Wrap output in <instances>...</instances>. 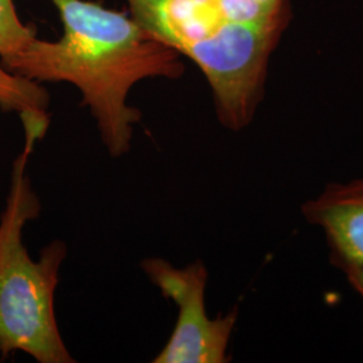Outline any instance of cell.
<instances>
[{
	"mask_svg": "<svg viewBox=\"0 0 363 363\" xmlns=\"http://www.w3.org/2000/svg\"><path fill=\"white\" fill-rule=\"evenodd\" d=\"M50 1L62 22V37H35L0 61L9 72L38 84L73 85L108 152L125 155L142 120V112L128 104L132 88L148 78H181L182 55L145 31L130 13L93 0Z\"/></svg>",
	"mask_w": 363,
	"mask_h": 363,
	"instance_id": "1",
	"label": "cell"
},
{
	"mask_svg": "<svg viewBox=\"0 0 363 363\" xmlns=\"http://www.w3.org/2000/svg\"><path fill=\"white\" fill-rule=\"evenodd\" d=\"M127 4L145 31L201 69L223 127L237 132L252 123L281 33L233 23L220 0H127Z\"/></svg>",
	"mask_w": 363,
	"mask_h": 363,
	"instance_id": "2",
	"label": "cell"
},
{
	"mask_svg": "<svg viewBox=\"0 0 363 363\" xmlns=\"http://www.w3.org/2000/svg\"><path fill=\"white\" fill-rule=\"evenodd\" d=\"M37 143L25 136L0 216V354L7 358L21 351L39 363H73L54 308L67 247L64 241L54 240L34 259L23 244L27 222L38 218L42 208L28 177Z\"/></svg>",
	"mask_w": 363,
	"mask_h": 363,
	"instance_id": "3",
	"label": "cell"
},
{
	"mask_svg": "<svg viewBox=\"0 0 363 363\" xmlns=\"http://www.w3.org/2000/svg\"><path fill=\"white\" fill-rule=\"evenodd\" d=\"M145 276L160 294L178 308L177 323L169 342L154 363H225L238 319V311L210 318L206 311L208 273L203 261L196 259L184 268L169 261L151 257L142 261Z\"/></svg>",
	"mask_w": 363,
	"mask_h": 363,
	"instance_id": "4",
	"label": "cell"
},
{
	"mask_svg": "<svg viewBox=\"0 0 363 363\" xmlns=\"http://www.w3.org/2000/svg\"><path fill=\"white\" fill-rule=\"evenodd\" d=\"M301 214L325 233L330 261L339 271L363 267V177L325 186L303 203Z\"/></svg>",
	"mask_w": 363,
	"mask_h": 363,
	"instance_id": "5",
	"label": "cell"
},
{
	"mask_svg": "<svg viewBox=\"0 0 363 363\" xmlns=\"http://www.w3.org/2000/svg\"><path fill=\"white\" fill-rule=\"evenodd\" d=\"M50 96L34 81L9 72L0 61V109L18 113L25 130L39 142L49 130Z\"/></svg>",
	"mask_w": 363,
	"mask_h": 363,
	"instance_id": "6",
	"label": "cell"
},
{
	"mask_svg": "<svg viewBox=\"0 0 363 363\" xmlns=\"http://www.w3.org/2000/svg\"><path fill=\"white\" fill-rule=\"evenodd\" d=\"M220 3L223 13L237 25L283 34L289 21L288 0H220Z\"/></svg>",
	"mask_w": 363,
	"mask_h": 363,
	"instance_id": "7",
	"label": "cell"
},
{
	"mask_svg": "<svg viewBox=\"0 0 363 363\" xmlns=\"http://www.w3.org/2000/svg\"><path fill=\"white\" fill-rule=\"evenodd\" d=\"M35 37V28L18 16L13 0H0V60L22 50Z\"/></svg>",
	"mask_w": 363,
	"mask_h": 363,
	"instance_id": "8",
	"label": "cell"
},
{
	"mask_svg": "<svg viewBox=\"0 0 363 363\" xmlns=\"http://www.w3.org/2000/svg\"><path fill=\"white\" fill-rule=\"evenodd\" d=\"M351 288L363 298V267L343 272Z\"/></svg>",
	"mask_w": 363,
	"mask_h": 363,
	"instance_id": "9",
	"label": "cell"
}]
</instances>
